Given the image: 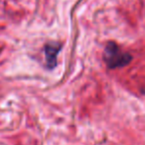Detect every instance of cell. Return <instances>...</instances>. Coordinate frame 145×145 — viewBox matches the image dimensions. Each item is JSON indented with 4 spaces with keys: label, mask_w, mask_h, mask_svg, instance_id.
Segmentation results:
<instances>
[{
    "label": "cell",
    "mask_w": 145,
    "mask_h": 145,
    "mask_svg": "<svg viewBox=\"0 0 145 145\" xmlns=\"http://www.w3.org/2000/svg\"><path fill=\"white\" fill-rule=\"evenodd\" d=\"M132 60V56L122 52L114 42H109L103 52V61L109 69L121 68L128 65Z\"/></svg>",
    "instance_id": "6da1fadb"
},
{
    "label": "cell",
    "mask_w": 145,
    "mask_h": 145,
    "mask_svg": "<svg viewBox=\"0 0 145 145\" xmlns=\"http://www.w3.org/2000/svg\"><path fill=\"white\" fill-rule=\"evenodd\" d=\"M62 50V44L57 42H50L46 44L44 48L45 50V57H46V64L47 68L52 70L58 64V54Z\"/></svg>",
    "instance_id": "7a4b0ae2"
}]
</instances>
